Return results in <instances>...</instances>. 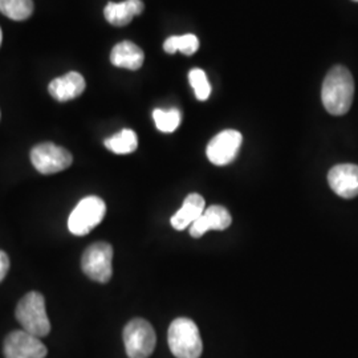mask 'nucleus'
<instances>
[{
  "label": "nucleus",
  "instance_id": "nucleus-8",
  "mask_svg": "<svg viewBox=\"0 0 358 358\" xmlns=\"http://www.w3.org/2000/svg\"><path fill=\"white\" fill-rule=\"evenodd\" d=\"M243 137L238 130H223L207 145V158L217 166L231 164L239 153Z\"/></svg>",
  "mask_w": 358,
  "mask_h": 358
},
{
  "label": "nucleus",
  "instance_id": "nucleus-13",
  "mask_svg": "<svg viewBox=\"0 0 358 358\" xmlns=\"http://www.w3.org/2000/svg\"><path fill=\"white\" fill-rule=\"evenodd\" d=\"M206 202L202 195L192 192L186 196L178 211L171 217V226L176 230L182 231L190 227L192 223L205 213Z\"/></svg>",
  "mask_w": 358,
  "mask_h": 358
},
{
  "label": "nucleus",
  "instance_id": "nucleus-9",
  "mask_svg": "<svg viewBox=\"0 0 358 358\" xmlns=\"http://www.w3.org/2000/svg\"><path fill=\"white\" fill-rule=\"evenodd\" d=\"M3 353L6 358H45L48 350L36 336L13 331L4 340Z\"/></svg>",
  "mask_w": 358,
  "mask_h": 358
},
{
  "label": "nucleus",
  "instance_id": "nucleus-2",
  "mask_svg": "<svg viewBox=\"0 0 358 358\" xmlns=\"http://www.w3.org/2000/svg\"><path fill=\"white\" fill-rule=\"evenodd\" d=\"M167 341L171 353L177 358H199L203 350L196 324L186 317H179L171 322Z\"/></svg>",
  "mask_w": 358,
  "mask_h": 358
},
{
  "label": "nucleus",
  "instance_id": "nucleus-10",
  "mask_svg": "<svg viewBox=\"0 0 358 358\" xmlns=\"http://www.w3.org/2000/svg\"><path fill=\"white\" fill-rule=\"evenodd\" d=\"M328 183L338 196L352 199L358 195V166L343 164L332 167L328 173Z\"/></svg>",
  "mask_w": 358,
  "mask_h": 358
},
{
  "label": "nucleus",
  "instance_id": "nucleus-22",
  "mask_svg": "<svg viewBox=\"0 0 358 358\" xmlns=\"http://www.w3.org/2000/svg\"><path fill=\"white\" fill-rule=\"evenodd\" d=\"M1 40H3V35H1V29H0V45H1Z\"/></svg>",
  "mask_w": 358,
  "mask_h": 358
},
{
  "label": "nucleus",
  "instance_id": "nucleus-6",
  "mask_svg": "<svg viewBox=\"0 0 358 358\" xmlns=\"http://www.w3.org/2000/svg\"><path fill=\"white\" fill-rule=\"evenodd\" d=\"M113 248L109 243L99 242L90 244L81 257L83 272L90 280L108 282L113 275Z\"/></svg>",
  "mask_w": 358,
  "mask_h": 358
},
{
  "label": "nucleus",
  "instance_id": "nucleus-1",
  "mask_svg": "<svg viewBox=\"0 0 358 358\" xmlns=\"http://www.w3.org/2000/svg\"><path fill=\"white\" fill-rule=\"evenodd\" d=\"M355 96V80L343 65H336L324 80L321 99L328 113L344 115L349 112Z\"/></svg>",
  "mask_w": 358,
  "mask_h": 358
},
{
  "label": "nucleus",
  "instance_id": "nucleus-7",
  "mask_svg": "<svg viewBox=\"0 0 358 358\" xmlns=\"http://www.w3.org/2000/svg\"><path fill=\"white\" fill-rule=\"evenodd\" d=\"M31 162L40 174L50 176L71 166L73 157L64 148L52 142H44L31 150Z\"/></svg>",
  "mask_w": 358,
  "mask_h": 358
},
{
  "label": "nucleus",
  "instance_id": "nucleus-4",
  "mask_svg": "<svg viewBox=\"0 0 358 358\" xmlns=\"http://www.w3.org/2000/svg\"><path fill=\"white\" fill-rule=\"evenodd\" d=\"M106 214V205L101 198L90 195L81 199L68 217V230L76 236H84L97 227Z\"/></svg>",
  "mask_w": 358,
  "mask_h": 358
},
{
  "label": "nucleus",
  "instance_id": "nucleus-16",
  "mask_svg": "<svg viewBox=\"0 0 358 358\" xmlns=\"http://www.w3.org/2000/svg\"><path fill=\"white\" fill-rule=\"evenodd\" d=\"M106 149H109L115 154H130L136 152L138 146V138L137 134L131 129H124L115 136L106 138L103 141Z\"/></svg>",
  "mask_w": 358,
  "mask_h": 358
},
{
  "label": "nucleus",
  "instance_id": "nucleus-14",
  "mask_svg": "<svg viewBox=\"0 0 358 358\" xmlns=\"http://www.w3.org/2000/svg\"><path fill=\"white\" fill-rule=\"evenodd\" d=\"M143 11L141 0H125L122 3H108L103 10L105 19L115 27H124L131 22V19Z\"/></svg>",
  "mask_w": 358,
  "mask_h": 358
},
{
  "label": "nucleus",
  "instance_id": "nucleus-19",
  "mask_svg": "<svg viewBox=\"0 0 358 358\" xmlns=\"http://www.w3.org/2000/svg\"><path fill=\"white\" fill-rule=\"evenodd\" d=\"M153 120L155 122V127L162 131V133H173L178 129L182 121V115L177 108L169 109V110H162V109H155L153 112Z\"/></svg>",
  "mask_w": 358,
  "mask_h": 358
},
{
  "label": "nucleus",
  "instance_id": "nucleus-15",
  "mask_svg": "<svg viewBox=\"0 0 358 358\" xmlns=\"http://www.w3.org/2000/svg\"><path fill=\"white\" fill-rule=\"evenodd\" d=\"M145 55L141 48L131 41H121L110 53V62L115 66L125 68L129 71H137L141 68Z\"/></svg>",
  "mask_w": 358,
  "mask_h": 358
},
{
  "label": "nucleus",
  "instance_id": "nucleus-17",
  "mask_svg": "<svg viewBox=\"0 0 358 358\" xmlns=\"http://www.w3.org/2000/svg\"><path fill=\"white\" fill-rule=\"evenodd\" d=\"M0 13L16 22L26 20L34 13V1L32 0H0Z\"/></svg>",
  "mask_w": 358,
  "mask_h": 358
},
{
  "label": "nucleus",
  "instance_id": "nucleus-3",
  "mask_svg": "<svg viewBox=\"0 0 358 358\" xmlns=\"http://www.w3.org/2000/svg\"><path fill=\"white\" fill-rule=\"evenodd\" d=\"M15 315L23 331L38 338L45 337L51 332V322L47 315L45 300L44 296L38 292L32 291L20 299Z\"/></svg>",
  "mask_w": 358,
  "mask_h": 358
},
{
  "label": "nucleus",
  "instance_id": "nucleus-12",
  "mask_svg": "<svg viewBox=\"0 0 358 358\" xmlns=\"http://www.w3.org/2000/svg\"><path fill=\"white\" fill-rule=\"evenodd\" d=\"M85 80L78 72H69L64 76L52 80L50 84V94L60 103H66L83 94L85 90Z\"/></svg>",
  "mask_w": 358,
  "mask_h": 358
},
{
  "label": "nucleus",
  "instance_id": "nucleus-5",
  "mask_svg": "<svg viewBox=\"0 0 358 358\" xmlns=\"http://www.w3.org/2000/svg\"><path fill=\"white\" fill-rule=\"evenodd\" d=\"M157 336L149 321L133 319L124 328V345L129 358H149L153 355Z\"/></svg>",
  "mask_w": 358,
  "mask_h": 358
},
{
  "label": "nucleus",
  "instance_id": "nucleus-11",
  "mask_svg": "<svg viewBox=\"0 0 358 358\" xmlns=\"http://www.w3.org/2000/svg\"><path fill=\"white\" fill-rule=\"evenodd\" d=\"M232 217L226 207L219 205L211 206L189 227L190 235L192 238H201L208 231L226 230L230 227Z\"/></svg>",
  "mask_w": 358,
  "mask_h": 358
},
{
  "label": "nucleus",
  "instance_id": "nucleus-21",
  "mask_svg": "<svg viewBox=\"0 0 358 358\" xmlns=\"http://www.w3.org/2000/svg\"><path fill=\"white\" fill-rule=\"evenodd\" d=\"M10 271V257L8 255L0 250V282L4 280Z\"/></svg>",
  "mask_w": 358,
  "mask_h": 358
},
{
  "label": "nucleus",
  "instance_id": "nucleus-23",
  "mask_svg": "<svg viewBox=\"0 0 358 358\" xmlns=\"http://www.w3.org/2000/svg\"><path fill=\"white\" fill-rule=\"evenodd\" d=\"M353 1H358V0H353Z\"/></svg>",
  "mask_w": 358,
  "mask_h": 358
},
{
  "label": "nucleus",
  "instance_id": "nucleus-20",
  "mask_svg": "<svg viewBox=\"0 0 358 358\" xmlns=\"http://www.w3.org/2000/svg\"><path fill=\"white\" fill-rule=\"evenodd\" d=\"M189 81L192 90L195 92V97L199 101H206L211 94V85L207 80L205 72L202 69H192L189 73Z\"/></svg>",
  "mask_w": 358,
  "mask_h": 358
},
{
  "label": "nucleus",
  "instance_id": "nucleus-18",
  "mask_svg": "<svg viewBox=\"0 0 358 358\" xmlns=\"http://www.w3.org/2000/svg\"><path fill=\"white\" fill-rule=\"evenodd\" d=\"M199 48V40L192 35V34H186L182 36H171L166 38L164 43V50L166 53H176V52H182L183 55H194Z\"/></svg>",
  "mask_w": 358,
  "mask_h": 358
}]
</instances>
